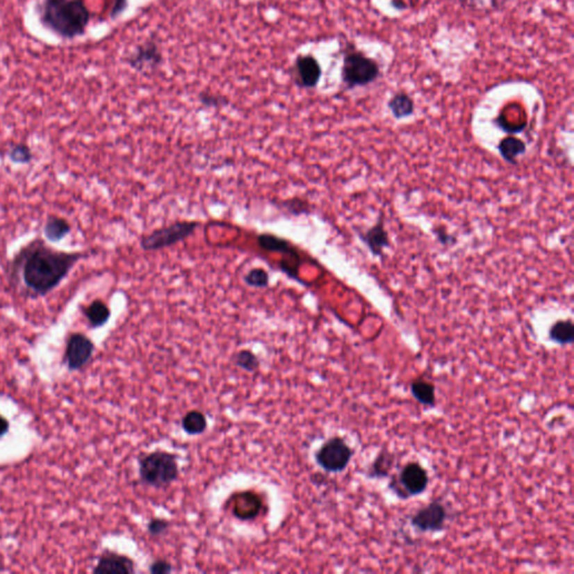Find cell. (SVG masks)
Wrapping results in <instances>:
<instances>
[{"label":"cell","instance_id":"6da1fadb","mask_svg":"<svg viewBox=\"0 0 574 574\" xmlns=\"http://www.w3.org/2000/svg\"><path fill=\"white\" fill-rule=\"evenodd\" d=\"M87 256L81 252L56 249L42 238L33 239L9 261V284L28 299L44 297L56 290Z\"/></svg>","mask_w":574,"mask_h":574},{"label":"cell","instance_id":"7a4b0ae2","mask_svg":"<svg viewBox=\"0 0 574 574\" xmlns=\"http://www.w3.org/2000/svg\"><path fill=\"white\" fill-rule=\"evenodd\" d=\"M38 14L44 26L63 38L83 35L90 13L82 0H42Z\"/></svg>","mask_w":574,"mask_h":574},{"label":"cell","instance_id":"3957f363","mask_svg":"<svg viewBox=\"0 0 574 574\" xmlns=\"http://www.w3.org/2000/svg\"><path fill=\"white\" fill-rule=\"evenodd\" d=\"M180 475L177 455L166 451L148 453L140 460V477L144 484L154 488H166L177 482Z\"/></svg>","mask_w":574,"mask_h":574},{"label":"cell","instance_id":"277c9868","mask_svg":"<svg viewBox=\"0 0 574 574\" xmlns=\"http://www.w3.org/2000/svg\"><path fill=\"white\" fill-rule=\"evenodd\" d=\"M380 76L377 62L359 51H348L343 56L341 78L348 89L365 87Z\"/></svg>","mask_w":574,"mask_h":574},{"label":"cell","instance_id":"5b68a950","mask_svg":"<svg viewBox=\"0 0 574 574\" xmlns=\"http://www.w3.org/2000/svg\"><path fill=\"white\" fill-rule=\"evenodd\" d=\"M199 222L195 221H177L175 224L154 230L149 235L140 239V247L146 252L164 249L179 244L195 231Z\"/></svg>","mask_w":574,"mask_h":574},{"label":"cell","instance_id":"8992f818","mask_svg":"<svg viewBox=\"0 0 574 574\" xmlns=\"http://www.w3.org/2000/svg\"><path fill=\"white\" fill-rule=\"evenodd\" d=\"M352 453V449L343 438L334 436L329 438L315 453L316 464L328 473H341L348 467Z\"/></svg>","mask_w":574,"mask_h":574},{"label":"cell","instance_id":"52a82bcc","mask_svg":"<svg viewBox=\"0 0 574 574\" xmlns=\"http://www.w3.org/2000/svg\"><path fill=\"white\" fill-rule=\"evenodd\" d=\"M95 343L85 334H72L67 340L65 349V361L71 370L83 368L92 358Z\"/></svg>","mask_w":574,"mask_h":574},{"label":"cell","instance_id":"ba28073f","mask_svg":"<svg viewBox=\"0 0 574 574\" xmlns=\"http://www.w3.org/2000/svg\"><path fill=\"white\" fill-rule=\"evenodd\" d=\"M162 61L160 47L154 41H147L138 45L127 58L129 67L138 72L155 70L160 67Z\"/></svg>","mask_w":574,"mask_h":574},{"label":"cell","instance_id":"9c48e42d","mask_svg":"<svg viewBox=\"0 0 574 574\" xmlns=\"http://www.w3.org/2000/svg\"><path fill=\"white\" fill-rule=\"evenodd\" d=\"M295 82L303 89H313L322 76V67L313 56H299L294 62Z\"/></svg>","mask_w":574,"mask_h":574},{"label":"cell","instance_id":"30bf717a","mask_svg":"<svg viewBox=\"0 0 574 574\" xmlns=\"http://www.w3.org/2000/svg\"><path fill=\"white\" fill-rule=\"evenodd\" d=\"M447 511L440 502H432L420 509L412 518L414 527L422 532H438L443 528Z\"/></svg>","mask_w":574,"mask_h":574},{"label":"cell","instance_id":"8fae6325","mask_svg":"<svg viewBox=\"0 0 574 574\" xmlns=\"http://www.w3.org/2000/svg\"><path fill=\"white\" fill-rule=\"evenodd\" d=\"M400 484L404 489L405 496H416L424 493L429 484V477L422 466L418 464H409L400 473Z\"/></svg>","mask_w":574,"mask_h":574},{"label":"cell","instance_id":"7c38bea8","mask_svg":"<svg viewBox=\"0 0 574 574\" xmlns=\"http://www.w3.org/2000/svg\"><path fill=\"white\" fill-rule=\"evenodd\" d=\"M96 574H131L135 573V563L129 557L117 554L115 552H106L102 554L96 568H93Z\"/></svg>","mask_w":574,"mask_h":574},{"label":"cell","instance_id":"4fadbf2b","mask_svg":"<svg viewBox=\"0 0 574 574\" xmlns=\"http://www.w3.org/2000/svg\"><path fill=\"white\" fill-rule=\"evenodd\" d=\"M359 237L374 256L383 255L384 249L389 246L388 233L384 227L383 220L378 221L370 229L360 233Z\"/></svg>","mask_w":574,"mask_h":574},{"label":"cell","instance_id":"5bb4252c","mask_svg":"<svg viewBox=\"0 0 574 574\" xmlns=\"http://www.w3.org/2000/svg\"><path fill=\"white\" fill-rule=\"evenodd\" d=\"M71 230L72 227L65 218L52 215L47 217L44 224L43 233L47 241L56 244L67 238L70 235Z\"/></svg>","mask_w":574,"mask_h":574},{"label":"cell","instance_id":"9a60e30c","mask_svg":"<svg viewBox=\"0 0 574 574\" xmlns=\"http://www.w3.org/2000/svg\"><path fill=\"white\" fill-rule=\"evenodd\" d=\"M91 328H101L110 320L111 311L102 300H95L82 310Z\"/></svg>","mask_w":574,"mask_h":574},{"label":"cell","instance_id":"2e32d148","mask_svg":"<svg viewBox=\"0 0 574 574\" xmlns=\"http://www.w3.org/2000/svg\"><path fill=\"white\" fill-rule=\"evenodd\" d=\"M387 106L393 117L397 120H405L407 117L412 116L415 111V104L412 97L402 91L395 93Z\"/></svg>","mask_w":574,"mask_h":574},{"label":"cell","instance_id":"e0dca14e","mask_svg":"<svg viewBox=\"0 0 574 574\" xmlns=\"http://www.w3.org/2000/svg\"><path fill=\"white\" fill-rule=\"evenodd\" d=\"M526 144L517 137H506L499 142L498 151L506 162L516 164L517 158L526 153Z\"/></svg>","mask_w":574,"mask_h":574},{"label":"cell","instance_id":"ac0fdd59","mask_svg":"<svg viewBox=\"0 0 574 574\" xmlns=\"http://www.w3.org/2000/svg\"><path fill=\"white\" fill-rule=\"evenodd\" d=\"M257 243L261 249L272 252H281V254H288V255L297 256V252L290 245V241L284 238H279L277 236L270 235V233H261L257 237Z\"/></svg>","mask_w":574,"mask_h":574},{"label":"cell","instance_id":"d6986e66","mask_svg":"<svg viewBox=\"0 0 574 574\" xmlns=\"http://www.w3.org/2000/svg\"><path fill=\"white\" fill-rule=\"evenodd\" d=\"M181 425L186 434L200 435L208 429V420L204 413L193 409L183 416Z\"/></svg>","mask_w":574,"mask_h":574},{"label":"cell","instance_id":"ffe728a7","mask_svg":"<svg viewBox=\"0 0 574 574\" xmlns=\"http://www.w3.org/2000/svg\"><path fill=\"white\" fill-rule=\"evenodd\" d=\"M550 339L560 345L573 343L574 325L571 320H560L554 323L550 329Z\"/></svg>","mask_w":574,"mask_h":574},{"label":"cell","instance_id":"44dd1931","mask_svg":"<svg viewBox=\"0 0 574 574\" xmlns=\"http://www.w3.org/2000/svg\"><path fill=\"white\" fill-rule=\"evenodd\" d=\"M412 394L420 403L433 407L435 403V389L432 384L427 383L424 380H418L412 384Z\"/></svg>","mask_w":574,"mask_h":574},{"label":"cell","instance_id":"7402d4cb","mask_svg":"<svg viewBox=\"0 0 574 574\" xmlns=\"http://www.w3.org/2000/svg\"><path fill=\"white\" fill-rule=\"evenodd\" d=\"M7 157L10 162L18 165H26L32 162L34 153L26 144H13L7 151Z\"/></svg>","mask_w":574,"mask_h":574},{"label":"cell","instance_id":"603a6c76","mask_svg":"<svg viewBox=\"0 0 574 574\" xmlns=\"http://www.w3.org/2000/svg\"><path fill=\"white\" fill-rule=\"evenodd\" d=\"M233 363L237 367L248 372H255L256 370H259V366H261L259 357L252 351L247 350V349H243L235 354Z\"/></svg>","mask_w":574,"mask_h":574},{"label":"cell","instance_id":"cb8c5ba5","mask_svg":"<svg viewBox=\"0 0 574 574\" xmlns=\"http://www.w3.org/2000/svg\"><path fill=\"white\" fill-rule=\"evenodd\" d=\"M247 285L256 288H265L270 285V275L263 268H252L245 276Z\"/></svg>","mask_w":574,"mask_h":574},{"label":"cell","instance_id":"d4e9b609","mask_svg":"<svg viewBox=\"0 0 574 574\" xmlns=\"http://www.w3.org/2000/svg\"><path fill=\"white\" fill-rule=\"evenodd\" d=\"M170 528V522L167 519L153 518L149 520L147 525V532L151 536H162Z\"/></svg>","mask_w":574,"mask_h":574},{"label":"cell","instance_id":"484cf974","mask_svg":"<svg viewBox=\"0 0 574 574\" xmlns=\"http://www.w3.org/2000/svg\"><path fill=\"white\" fill-rule=\"evenodd\" d=\"M200 101L201 104L206 106V107L212 108L222 107V106L228 104L226 98H221V97L215 96V95H211V93L206 92L201 93Z\"/></svg>","mask_w":574,"mask_h":574},{"label":"cell","instance_id":"4316f807","mask_svg":"<svg viewBox=\"0 0 574 574\" xmlns=\"http://www.w3.org/2000/svg\"><path fill=\"white\" fill-rule=\"evenodd\" d=\"M173 571L171 563L166 560H156L149 566L151 574H168Z\"/></svg>","mask_w":574,"mask_h":574},{"label":"cell","instance_id":"83f0119b","mask_svg":"<svg viewBox=\"0 0 574 574\" xmlns=\"http://www.w3.org/2000/svg\"><path fill=\"white\" fill-rule=\"evenodd\" d=\"M389 459H392V457H387V454L380 455L379 458H377L376 462L374 464V469L375 473L376 475H386V473H388V468L385 467V462Z\"/></svg>","mask_w":574,"mask_h":574},{"label":"cell","instance_id":"f1b7e54d","mask_svg":"<svg viewBox=\"0 0 574 574\" xmlns=\"http://www.w3.org/2000/svg\"><path fill=\"white\" fill-rule=\"evenodd\" d=\"M127 6V0H116V1H115V5H113V13H111V16H113V17H116L118 15L122 14Z\"/></svg>","mask_w":574,"mask_h":574},{"label":"cell","instance_id":"f546056e","mask_svg":"<svg viewBox=\"0 0 574 574\" xmlns=\"http://www.w3.org/2000/svg\"><path fill=\"white\" fill-rule=\"evenodd\" d=\"M9 423L6 418L0 415V438L8 432Z\"/></svg>","mask_w":574,"mask_h":574},{"label":"cell","instance_id":"4dcf8cb0","mask_svg":"<svg viewBox=\"0 0 574 574\" xmlns=\"http://www.w3.org/2000/svg\"><path fill=\"white\" fill-rule=\"evenodd\" d=\"M507 1L508 0H491V6L496 9L502 8Z\"/></svg>","mask_w":574,"mask_h":574},{"label":"cell","instance_id":"1f68e13d","mask_svg":"<svg viewBox=\"0 0 574 574\" xmlns=\"http://www.w3.org/2000/svg\"><path fill=\"white\" fill-rule=\"evenodd\" d=\"M459 3H461L464 6H475L478 0H458Z\"/></svg>","mask_w":574,"mask_h":574}]
</instances>
